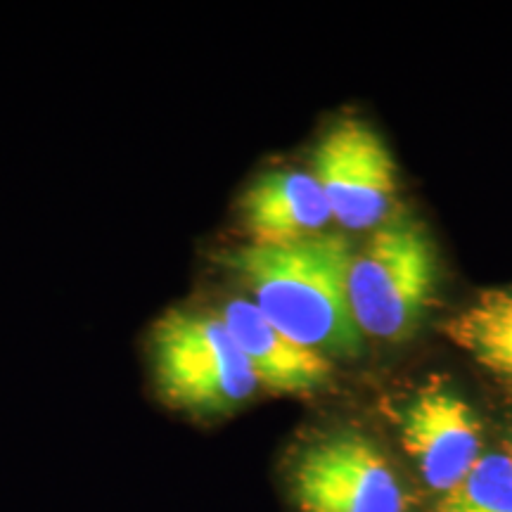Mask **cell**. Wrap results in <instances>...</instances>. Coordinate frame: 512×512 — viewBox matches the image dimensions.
I'll return each instance as SVG.
<instances>
[{
  "instance_id": "5",
  "label": "cell",
  "mask_w": 512,
  "mask_h": 512,
  "mask_svg": "<svg viewBox=\"0 0 512 512\" xmlns=\"http://www.w3.org/2000/svg\"><path fill=\"white\" fill-rule=\"evenodd\" d=\"M313 178L332 221L349 230L380 228L396 200V162L380 133L363 119H339L313 152Z\"/></svg>"
},
{
  "instance_id": "6",
  "label": "cell",
  "mask_w": 512,
  "mask_h": 512,
  "mask_svg": "<svg viewBox=\"0 0 512 512\" xmlns=\"http://www.w3.org/2000/svg\"><path fill=\"white\" fill-rule=\"evenodd\" d=\"M401 444L427 489L444 496L484 456L482 422L463 396L432 384L403 411Z\"/></svg>"
},
{
  "instance_id": "3",
  "label": "cell",
  "mask_w": 512,
  "mask_h": 512,
  "mask_svg": "<svg viewBox=\"0 0 512 512\" xmlns=\"http://www.w3.org/2000/svg\"><path fill=\"white\" fill-rule=\"evenodd\" d=\"M439 259L418 221L401 216L382 223L347 273L351 318L363 337L401 342L418 328L437 287Z\"/></svg>"
},
{
  "instance_id": "7",
  "label": "cell",
  "mask_w": 512,
  "mask_h": 512,
  "mask_svg": "<svg viewBox=\"0 0 512 512\" xmlns=\"http://www.w3.org/2000/svg\"><path fill=\"white\" fill-rule=\"evenodd\" d=\"M221 318L245 354L259 387L275 394L304 396L330 384L335 373L332 358L275 328L249 299L226 304Z\"/></svg>"
},
{
  "instance_id": "2",
  "label": "cell",
  "mask_w": 512,
  "mask_h": 512,
  "mask_svg": "<svg viewBox=\"0 0 512 512\" xmlns=\"http://www.w3.org/2000/svg\"><path fill=\"white\" fill-rule=\"evenodd\" d=\"M157 396L190 418H223L252 399L259 382L221 316L171 309L152 325Z\"/></svg>"
},
{
  "instance_id": "8",
  "label": "cell",
  "mask_w": 512,
  "mask_h": 512,
  "mask_svg": "<svg viewBox=\"0 0 512 512\" xmlns=\"http://www.w3.org/2000/svg\"><path fill=\"white\" fill-rule=\"evenodd\" d=\"M240 219L249 233V245H290L323 233L332 221L313 174L304 171H266L249 185L240 200Z\"/></svg>"
},
{
  "instance_id": "11",
  "label": "cell",
  "mask_w": 512,
  "mask_h": 512,
  "mask_svg": "<svg viewBox=\"0 0 512 512\" xmlns=\"http://www.w3.org/2000/svg\"><path fill=\"white\" fill-rule=\"evenodd\" d=\"M508 453H510V458H512V441H510V448H508Z\"/></svg>"
},
{
  "instance_id": "10",
  "label": "cell",
  "mask_w": 512,
  "mask_h": 512,
  "mask_svg": "<svg viewBox=\"0 0 512 512\" xmlns=\"http://www.w3.org/2000/svg\"><path fill=\"white\" fill-rule=\"evenodd\" d=\"M434 512H512V458L484 451L467 475L439 496Z\"/></svg>"
},
{
  "instance_id": "4",
  "label": "cell",
  "mask_w": 512,
  "mask_h": 512,
  "mask_svg": "<svg viewBox=\"0 0 512 512\" xmlns=\"http://www.w3.org/2000/svg\"><path fill=\"white\" fill-rule=\"evenodd\" d=\"M299 512H406V491L382 448L363 432L335 430L306 441L287 465Z\"/></svg>"
},
{
  "instance_id": "9",
  "label": "cell",
  "mask_w": 512,
  "mask_h": 512,
  "mask_svg": "<svg viewBox=\"0 0 512 512\" xmlns=\"http://www.w3.org/2000/svg\"><path fill=\"white\" fill-rule=\"evenodd\" d=\"M441 330L477 366L512 389V290L482 292Z\"/></svg>"
},
{
  "instance_id": "1",
  "label": "cell",
  "mask_w": 512,
  "mask_h": 512,
  "mask_svg": "<svg viewBox=\"0 0 512 512\" xmlns=\"http://www.w3.org/2000/svg\"><path fill=\"white\" fill-rule=\"evenodd\" d=\"M351 256L347 238L320 233L290 245H245L226 264L275 328L328 358H356L366 337L347 299Z\"/></svg>"
}]
</instances>
